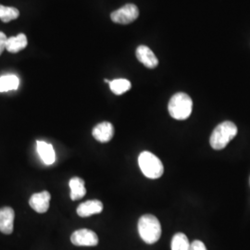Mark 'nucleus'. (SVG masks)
Listing matches in <instances>:
<instances>
[{
  "instance_id": "obj_1",
  "label": "nucleus",
  "mask_w": 250,
  "mask_h": 250,
  "mask_svg": "<svg viewBox=\"0 0 250 250\" xmlns=\"http://www.w3.org/2000/svg\"><path fill=\"white\" fill-rule=\"evenodd\" d=\"M138 232L146 244H155L161 236V225L159 219L154 215H143L138 221Z\"/></svg>"
},
{
  "instance_id": "obj_2",
  "label": "nucleus",
  "mask_w": 250,
  "mask_h": 250,
  "mask_svg": "<svg viewBox=\"0 0 250 250\" xmlns=\"http://www.w3.org/2000/svg\"><path fill=\"white\" fill-rule=\"evenodd\" d=\"M237 131L236 125L230 121H226L216 126L209 139L211 147L215 150L224 149L235 137Z\"/></svg>"
},
{
  "instance_id": "obj_3",
  "label": "nucleus",
  "mask_w": 250,
  "mask_h": 250,
  "mask_svg": "<svg viewBox=\"0 0 250 250\" xmlns=\"http://www.w3.org/2000/svg\"><path fill=\"white\" fill-rule=\"evenodd\" d=\"M193 101L186 93H177L171 97L168 105L170 116L175 120H187L192 113Z\"/></svg>"
},
{
  "instance_id": "obj_4",
  "label": "nucleus",
  "mask_w": 250,
  "mask_h": 250,
  "mask_svg": "<svg viewBox=\"0 0 250 250\" xmlns=\"http://www.w3.org/2000/svg\"><path fill=\"white\" fill-rule=\"evenodd\" d=\"M138 164L144 175L147 178H160L164 172L161 160L151 152H142L138 157Z\"/></svg>"
},
{
  "instance_id": "obj_5",
  "label": "nucleus",
  "mask_w": 250,
  "mask_h": 250,
  "mask_svg": "<svg viewBox=\"0 0 250 250\" xmlns=\"http://www.w3.org/2000/svg\"><path fill=\"white\" fill-rule=\"evenodd\" d=\"M139 16L138 8L134 4H127L121 9H117L110 14L113 22L119 24H129Z\"/></svg>"
},
{
  "instance_id": "obj_6",
  "label": "nucleus",
  "mask_w": 250,
  "mask_h": 250,
  "mask_svg": "<svg viewBox=\"0 0 250 250\" xmlns=\"http://www.w3.org/2000/svg\"><path fill=\"white\" fill-rule=\"evenodd\" d=\"M71 241L77 247H95L99 244V236L89 229H80L72 233Z\"/></svg>"
},
{
  "instance_id": "obj_7",
  "label": "nucleus",
  "mask_w": 250,
  "mask_h": 250,
  "mask_svg": "<svg viewBox=\"0 0 250 250\" xmlns=\"http://www.w3.org/2000/svg\"><path fill=\"white\" fill-rule=\"evenodd\" d=\"M50 198L51 196L47 191L36 193L30 198L29 204L36 212L45 213L49 208Z\"/></svg>"
},
{
  "instance_id": "obj_8",
  "label": "nucleus",
  "mask_w": 250,
  "mask_h": 250,
  "mask_svg": "<svg viewBox=\"0 0 250 250\" xmlns=\"http://www.w3.org/2000/svg\"><path fill=\"white\" fill-rule=\"evenodd\" d=\"M92 134L100 143H107L114 135V127L108 122H103L94 127Z\"/></svg>"
},
{
  "instance_id": "obj_9",
  "label": "nucleus",
  "mask_w": 250,
  "mask_h": 250,
  "mask_svg": "<svg viewBox=\"0 0 250 250\" xmlns=\"http://www.w3.org/2000/svg\"><path fill=\"white\" fill-rule=\"evenodd\" d=\"M136 58L146 68L154 69L159 65V61L151 49L146 45H139L136 49Z\"/></svg>"
},
{
  "instance_id": "obj_10",
  "label": "nucleus",
  "mask_w": 250,
  "mask_h": 250,
  "mask_svg": "<svg viewBox=\"0 0 250 250\" xmlns=\"http://www.w3.org/2000/svg\"><path fill=\"white\" fill-rule=\"evenodd\" d=\"M15 213L10 207L0 208V232L10 234L13 231Z\"/></svg>"
},
{
  "instance_id": "obj_11",
  "label": "nucleus",
  "mask_w": 250,
  "mask_h": 250,
  "mask_svg": "<svg viewBox=\"0 0 250 250\" xmlns=\"http://www.w3.org/2000/svg\"><path fill=\"white\" fill-rule=\"evenodd\" d=\"M103 210V204L99 200H87L77 208V214L85 218L92 215L99 214Z\"/></svg>"
},
{
  "instance_id": "obj_12",
  "label": "nucleus",
  "mask_w": 250,
  "mask_h": 250,
  "mask_svg": "<svg viewBox=\"0 0 250 250\" xmlns=\"http://www.w3.org/2000/svg\"><path fill=\"white\" fill-rule=\"evenodd\" d=\"M36 150L45 165H51L56 161L53 146L45 141H36Z\"/></svg>"
},
{
  "instance_id": "obj_13",
  "label": "nucleus",
  "mask_w": 250,
  "mask_h": 250,
  "mask_svg": "<svg viewBox=\"0 0 250 250\" xmlns=\"http://www.w3.org/2000/svg\"><path fill=\"white\" fill-rule=\"evenodd\" d=\"M28 45L27 37L24 34H20L17 36H11L8 38L6 49L10 53H18L24 49Z\"/></svg>"
},
{
  "instance_id": "obj_14",
  "label": "nucleus",
  "mask_w": 250,
  "mask_h": 250,
  "mask_svg": "<svg viewBox=\"0 0 250 250\" xmlns=\"http://www.w3.org/2000/svg\"><path fill=\"white\" fill-rule=\"evenodd\" d=\"M69 186L71 188V198L72 200H78L85 196L86 189L84 187V181L79 177L71 179Z\"/></svg>"
},
{
  "instance_id": "obj_15",
  "label": "nucleus",
  "mask_w": 250,
  "mask_h": 250,
  "mask_svg": "<svg viewBox=\"0 0 250 250\" xmlns=\"http://www.w3.org/2000/svg\"><path fill=\"white\" fill-rule=\"evenodd\" d=\"M20 80L14 74H7L0 77V92H9L18 89Z\"/></svg>"
},
{
  "instance_id": "obj_16",
  "label": "nucleus",
  "mask_w": 250,
  "mask_h": 250,
  "mask_svg": "<svg viewBox=\"0 0 250 250\" xmlns=\"http://www.w3.org/2000/svg\"><path fill=\"white\" fill-rule=\"evenodd\" d=\"M190 246L191 244L189 243L188 236L183 232H178L172 237L170 249L171 250H189Z\"/></svg>"
},
{
  "instance_id": "obj_17",
  "label": "nucleus",
  "mask_w": 250,
  "mask_h": 250,
  "mask_svg": "<svg viewBox=\"0 0 250 250\" xmlns=\"http://www.w3.org/2000/svg\"><path fill=\"white\" fill-rule=\"evenodd\" d=\"M131 83L130 81L126 80V79H115V80L109 82V87L110 90L112 91L113 94L115 95H123L126 93L127 91L131 89Z\"/></svg>"
},
{
  "instance_id": "obj_18",
  "label": "nucleus",
  "mask_w": 250,
  "mask_h": 250,
  "mask_svg": "<svg viewBox=\"0 0 250 250\" xmlns=\"http://www.w3.org/2000/svg\"><path fill=\"white\" fill-rule=\"evenodd\" d=\"M19 16H20L19 9L0 5V20L3 22H9L10 21L16 20Z\"/></svg>"
},
{
  "instance_id": "obj_19",
  "label": "nucleus",
  "mask_w": 250,
  "mask_h": 250,
  "mask_svg": "<svg viewBox=\"0 0 250 250\" xmlns=\"http://www.w3.org/2000/svg\"><path fill=\"white\" fill-rule=\"evenodd\" d=\"M189 250H207V248H206L205 244L203 242L195 240L191 244Z\"/></svg>"
},
{
  "instance_id": "obj_20",
  "label": "nucleus",
  "mask_w": 250,
  "mask_h": 250,
  "mask_svg": "<svg viewBox=\"0 0 250 250\" xmlns=\"http://www.w3.org/2000/svg\"><path fill=\"white\" fill-rule=\"evenodd\" d=\"M8 38L6 35L2 32H0V55L3 53V51L6 49V45H7Z\"/></svg>"
}]
</instances>
